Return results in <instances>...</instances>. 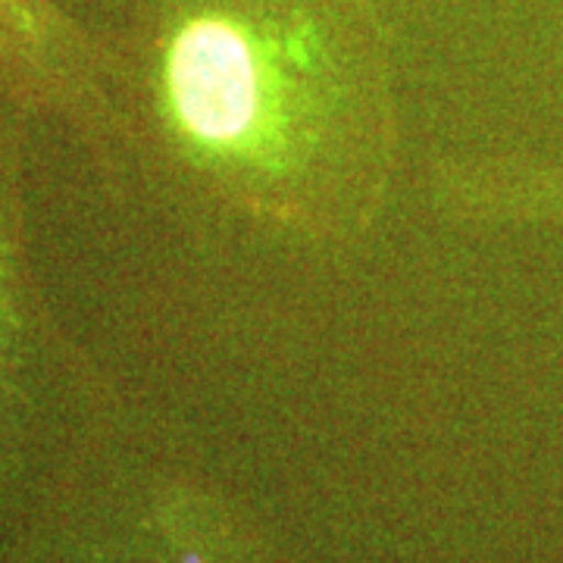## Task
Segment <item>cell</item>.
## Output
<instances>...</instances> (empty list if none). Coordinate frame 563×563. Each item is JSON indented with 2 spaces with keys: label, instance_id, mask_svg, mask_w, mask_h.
<instances>
[{
  "label": "cell",
  "instance_id": "1",
  "mask_svg": "<svg viewBox=\"0 0 563 563\" xmlns=\"http://www.w3.org/2000/svg\"><path fill=\"white\" fill-rule=\"evenodd\" d=\"M129 144L201 217L303 254H351L401 169L379 0H139L117 47Z\"/></svg>",
  "mask_w": 563,
  "mask_h": 563
},
{
  "label": "cell",
  "instance_id": "2",
  "mask_svg": "<svg viewBox=\"0 0 563 563\" xmlns=\"http://www.w3.org/2000/svg\"><path fill=\"white\" fill-rule=\"evenodd\" d=\"M117 47L54 0H0V81L25 107L69 120L98 144L129 139L117 98Z\"/></svg>",
  "mask_w": 563,
  "mask_h": 563
},
{
  "label": "cell",
  "instance_id": "3",
  "mask_svg": "<svg viewBox=\"0 0 563 563\" xmlns=\"http://www.w3.org/2000/svg\"><path fill=\"white\" fill-rule=\"evenodd\" d=\"M429 203L461 229H563V163L526 154H448L429 166Z\"/></svg>",
  "mask_w": 563,
  "mask_h": 563
},
{
  "label": "cell",
  "instance_id": "4",
  "mask_svg": "<svg viewBox=\"0 0 563 563\" xmlns=\"http://www.w3.org/2000/svg\"><path fill=\"white\" fill-rule=\"evenodd\" d=\"M20 220L16 210L0 222V347L7 342V332L13 329V307H16V257H20V244H16Z\"/></svg>",
  "mask_w": 563,
  "mask_h": 563
}]
</instances>
